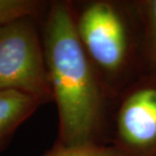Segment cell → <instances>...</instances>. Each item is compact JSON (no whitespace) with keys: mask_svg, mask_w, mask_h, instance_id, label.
<instances>
[{"mask_svg":"<svg viewBox=\"0 0 156 156\" xmlns=\"http://www.w3.org/2000/svg\"><path fill=\"white\" fill-rule=\"evenodd\" d=\"M108 145L121 156H156V76L143 75L116 98Z\"/></svg>","mask_w":156,"mask_h":156,"instance_id":"4","label":"cell"},{"mask_svg":"<svg viewBox=\"0 0 156 156\" xmlns=\"http://www.w3.org/2000/svg\"><path fill=\"white\" fill-rule=\"evenodd\" d=\"M41 105L35 98L16 90H0V148Z\"/></svg>","mask_w":156,"mask_h":156,"instance_id":"5","label":"cell"},{"mask_svg":"<svg viewBox=\"0 0 156 156\" xmlns=\"http://www.w3.org/2000/svg\"><path fill=\"white\" fill-rule=\"evenodd\" d=\"M43 156H121L112 145L63 146L56 144Z\"/></svg>","mask_w":156,"mask_h":156,"instance_id":"8","label":"cell"},{"mask_svg":"<svg viewBox=\"0 0 156 156\" xmlns=\"http://www.w3.org/2000/svg\"><path fill=\"white\" fill-rule=\"evenodd\" d=\"M35 18L0 27V90H16L41 105L54 101Z\"/></svg>","mask_w":156,"mask_h":156,"instance_id":"3","label":"cell"},{"mask_svg":"<svg viewBox=\"0 0 156 156\" xmlns=\"http://www.w3.org/2000/svg\"><path fill=\"white\" fill-rule=\"evenodd\" d=\"M42 41L58 108L56 144L108 145L115 99L108 93L81 45L70 2L50 4Z\"/></svg>","mask_w":156,"mask_h":156,"instance_id":"1","label":"cell"},{"mask_svg":"<svg viewBox=\"0 0 156 156\" xmlns=\"http://www.w3.org/2000/svg\"><path fill=\"white\" fill-rule=\"evenodd\" d=\"M84 51L113 99L146 75L142 26L135 0H91L75 9Z\"/></svg>","mask_w":156,"mask_h":156,"instance_id":"2","label":"cell"},{"mask_svg":"<svg viewBox=\"0 0 156 156\" xmlns=\"http://www.w3.org/2000/svg\"><path fill=\"white\" fill-rule=\"evenodd\" d=\"M142 26L146 75L156 76V0H135Z\"/></svg>","mask_w":156,"mask_h":156,"instance_id":"6","label":"cell"},{"mask_svg":"<svg viewBox=\"0 0 156 156\" xmlns=\"http://www.w3.org/2000/svg\"><path fill=\"white\" fill-rule=\"evenodd\" d=\"M45 8L44 2L32 0H0V27L27 17L36 18Z\"/></svg>","mask_w":156,"mask_h":156,"instance_id":"7","label":"cell"}]
</instances>
